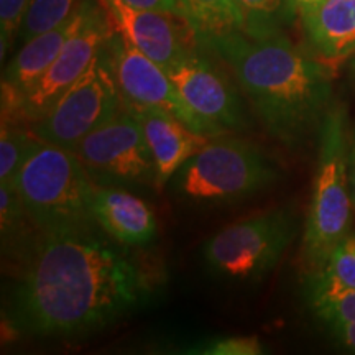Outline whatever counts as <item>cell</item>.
Returning a JSON list of instances; mask_svg holds the SVG:
<instances>
[{
	"label": "cell",
	"mask_w": 355,
	"mask_h": 355,
	"mask_svg": "<svg viewBox=\"0 0 355 355\" xmlns=\"http://www.w3.org/2000/svg\"><path fill=\"white\" fill-rule=\"evenodd\" d=\"M13 318L40 336L99 329L125 314L145 293L140 270L91 232H40L21 254Z\"/></svg>",
	"instance_id": "obj_1"
},
{
	"label": "cell",
	"mask_w": 355,
	"mask_h": 355,
	"mask_svg": "<svg viewBox=\"0 0 355 355\" xmlns=\"http://www.w3.org/2000/svg\"><path fill=\"white\" fill-rule=\"evenodd\" d=\"M224 61L268 135L298 148L319 133L332 101L331 71L295 46L283 30L237 32L202 43Z\"/></svg>",
	"instance_id": "obj_2"
},
{
	"label": "cell",
	"mask_w": 355,
	"mask_h": 355,
	"mask_svg": "<svg viewBox=\"0 0 355 355\" xmlns=\"http://www.w3.org/2000/svg\"><path fill=\"white\" fill-rule=\"evenodd\" d=\"M12 184L40 232H91L96 225V186L69 148L43 141Z\"/></svg>",
	"instance_id": "obj_3"
},
{
	"label": "cell",
	"mask_w": 355,
	"mask_h": 355,
	"mask_svg": "<svg viewBox=\"0 0 355 355\" xmlns=\"http://www.w3.org/2000/svg\"><path fill=\"white\" fill-rule=\"evenodd\" d=\"M318 139V165L303 235V259L311 272L352 227L347 119L345 109L336 101L324 117Z\"/></svg>",
	"instance_id": "obj_4"
},
{
	"label": "cell",
	"mask_w": 355,
	"mask_h": 355,
	"mask_svg": "<svg viewBox=\"0 0 355 355\" xmlns=\"http://www.w3.org/2000/svg\"><path fill=\"white\" fill-rule=\"evenodd\" d=\"M278 176L277 166L259 146L222 133L181 166L178 181L183 196L216 202L254 194Z\"/></svg>",
	"instance_id": "obj_5"
},
{
	"label": "cell",
	"mask_w": 355,
	"mask_h": 355,
	"mask_svg": "<svg viewBox=\"0 0 355 355\" xmlns=\"http://www.w3.org/2000/svg\"><path fill=\"white\" fill-rule=\"evenodd\" d=\"M295 235L285 209L265 211L227 225L204 243L212 272L232 279H259L282 259Z\"/></svg>",
	"instance_id": "obj_6"
},
{
	"label": "cell",
	"mask_w": 355,
	"mask_h": 355,
	"mask_svg": "<svg viewBox=\"0 0 355 355\" xmlns=\"http://www.w3.org/2000/svg\"><path fill=\"white\" fill-rule=\"evenodd\" d=\"M122 109V94L104 50H101L86 73L32 127L43 141L71 150Z\"/></svg>",
	"instance_id": "obj_7"
},
{
	"label": "cell",
	"mask_w": 355,
	"mask_h": 355,
	"mask_svg": "<svg viewBox=\"0 0 355 355\" xmlns=\"http://www.w3.org/2000/svg\"><path fill=\"white\" fill-rule=\"evenodd\" d=\"M81 17L74 32L66 40L63 50L42 79L21 97L19 115L33 123L50 110L60 96L86 73L114 28L99 0H83Z\"/></svg>",
	"instance_id": "obj_8"
},
{
	"label": "cell",
	"mask_w": 355,
	"mask_h": 355,
	"mask_svg": "<svg viewBox=\"0 0 355 355\" xmlns=\"http://www.w3.org/2000/svg\"><path fill=\"white\" fill-rule=\"evenodd\" d=\"M102 50L117 81L123 104L166 110L193 130L214 137L209 127L184 104L168 71L157 61L137 50L115 30Z\"/></svg>",
	"instance_id": "obj_9"
},
{
	"label": "cell",
	"mask_w": 355,
	"mask_h": 355,
	"mask_svg": "<svg viewBox=\"0 0 355 355\" xmlns=\"http://www.w3.org/2000/svg\"><path fill=\"white\" fill-rule=\"evenodd\" d=\"M184 104L209 127L212 135L247 127L243 105L235 87L202 48L181 58L168 69Z\"/></svg>",
	"instance_id": "obj_10"
},
{
	"label": "cell",
	"mask_w": 355,
	"mask_h": 355,
	"mask_svg": "<svg viewBox=\"0 0 355 355\" xmlns=\"http://www.w3.org/2000/svg\"><path fill=\"white\" fill-rule=\"evenodd\" d=\"M87 170L127 181H155V162L140 122L123 107L71 148Z\"/></svg>",
	"instance_id": "obj_11"
},
{
	"label": "cell",
	"mask_w": 355,
	"mask_h": 355,
	"mask_svg": "<svg viewBox=\"0 0 355 355\" xmlns=\"http://www.w3.org/2000/svg\"><path fill=\"white\" fill-rule=\"evenodd\" d=\"M99 2L115 32L166 71L181 58L204 46L189 21L180 13L137 8L123 0Z\"/></svg>",
	"instance_id": "obj_12"
},
{
	"label": "cell",
	"mask_w": 355,
	"mask_h": 355,
	"mask_svg": "<svg viewBox=\"0 0 355 355\" xmlns=\"http://www.w3.org/2000/svg\"><path fill=\"white\" fill-rule=\"evenodd\" d=\"M140 122L155 162V181L163 186L191 157L204 148L211 135L199 133L166 110L123 104Z\"/></svg>",
	"instance_id": "obj_13"
},
{
	"label": "cell",
	"mask_w": 355,
	"mask_h": 355,
	"mask_svg": "<svg viewBox=\"0 0 355 355\" xmlns=\"http://www.w3.org/2000/svg\"><path fill=\"white\" fill-rule=\"evenodd\" d=\"M92 214L96 224L122 245H146L157 237V219L153 211L144 199L127 191L96 186Z\"/></svg>",
	"instance_id": "obj_14"
},
{
	"label": "cell",
	"mask_w": 355,
	"mask_h": 355,
	"mask_svg": "<svg viewBox=\"0 0 355 355\" xmlns=\"http://www.w3.org/2000/svg\"><path fill=\"white\" fill-rule=\"evenodd\" d=\"M301 24L309 48L324 63H343L355 53V0H324Z\"/></svg>",
	"instance_id": "obj_15"
},
{
	"label": "cell",
	"mask_w": 355,
	"mask_h": 355,
	"mask_svg": "<svg viewBox=\"0 0 355 355\" xmlns=\"http://www.w3.org/2000/svg\"><path fill=\"white\" fill-rule=\"evenodd\" d=\"M79 17H81V12L78 10L73 19L66 24L21 43L20 50L15 53V56L8 61L7 68L3 69V86L12 89L21 101V97L42 79L53 61L60 55V51L63 50L66 40L79 24Z\"/></svg>",
	"instance_id": "obj_16"
},
{
	"label": "cell",
	"mask_w": 355,
	"mask_h": 355,
	"mask_svg": "<svg viewBox=\"0 0 355 355\" xmlns=\"http://www.w3.org/2000/svg\"><path fill=\"white\" fill-rule=\"evenodd\" d=\"M313 304L355 290V234H347L314 270Z\"/></svg>",
	"instance_id": "obj_17"
},
{
	"label": "cell",
	"mask_w": 355,
	"mask_h": 355,
	"mask_svg": "<svg viewBox=\"0 0 355 355\" xmlns=\"http://www.w3.org/2000/svg\"><path fill=\"white\" fill-rule=\"evenodd\" d=\"M180 12L202 43L245 32L235 0H178Z\"/></svg>",
	"instance_id": "obj_18"
},
{
	"label": "cell",
	"mask_w": 355,
	"mask_h": 355,
	"mask_svg": "<svg viewBox=\"0 0 355 355\" xmlns=\"http://www.w3.org/2000/svg\"><path fill=\"white\" fill-rule=\"evenodd\" d=\"M43 140L35 133L32 123L21 119L2 117L0 128V183L12 184L21 166Z\"/></svg>",
	"instance_id": "obj_19"
},
{
	"label": "cell",
	"mask_w": 355,
	"mask_h": 355,
	"mask_svg": "<svg viewBox=\"0 0 355 355\" xmlns=\"http://www.w3.org/2000/svg\"><path fill=\"white\" fill-rule=\"evenodd\" d=\"M30 227H35V224L28 217L15 186L0 183V229L3 252L15 248L24 254L33 242L30 241Z\"/></svg>",
	"instance_id": "obj_20"
},
{
	"label": "cell",
	"mask_w": 355,
	"mask_h": 355,
	"mask_svg": "<svg viewBox=\"0 0 355 355\" xmlns=\"http://www.w3.org/2000/svg\"><path fill=\"white\" fill-rule=\"evenodd\" d=\"M81 3L83 0H30L20 26L19 42L25 43L37 35L66 24L73 19Z\"/></svg>",
	"instance_id": "obj_21"
},
{
	"label": "cell",
	"mask_w": 355,
	"mask_h": 355,
	"mask_svg": "<svg viewBox=\"0 0 355 355\" xmlns=\"http://www.w3.org/2000/svg\"><path fill=\"white\" fill-rule=\"evenodd\" d=\"M242 13L243 26L250 37H261L282 30L288 19L286 0H235Z\"/></svg>",
	"instance_id": "obj_22"
},
{
	"label": "cell",
	"mask_w": 355,
	"mask_h": 355,
	"mask_svg": "<svg viewBox=\"0 0 355 355\" xmlns=\"http://www.w3.org/2000/svg\"><path fill=\"white\" fill-rule=\"evenodd\" d=\"M30 0H0V56L6 60L7 51L19 40L20 26Z\"/></svg>",
	"instance_id": "obj_23"
},
{
	"label": "cell",
	"mask_w": 355,
	"mask_h": 355,
	"mask_svg": "<svg viewBox=\"0 0 355 355\" xmlns=\"http://www.w3.org/2000/svg\"><path fill=\"white\" fill-rule=\"evenodd\" d=\"M313 306L319 316L331 326H336V324H355V290Z\"/></svg>",
	"instance_id": "obj_24"
},
{
	"label": "cell",
	"mask_w": 355,
	"mask_h": 355,
	"mask_svg": "<svg viewBox=\"0 0 355 355\" xmlns=\"http://www.w3.org/2000/svg\"><path fill=\"white\" fill-rule=\"evenodd\" d=\"M201 352L207 355H259L263 354V345L255 336H230L214 340Z\"/></svg>",
	"instance_id": "obj_25"
},
{
	"label": "cell",
	"mask_w": 355,
	"mask_h": 355,
	"mask_svg": "<svg viewBox=\"0 0 355 355\" xmlns=\"http://www.w3.org/2000/svg\"><path fill=\"white\" fill-rule=\"evenodd\" d=\"M128 6L137 8H146V10H159V12H171L180 13V3L178 0H123Z\"/></svg>",
	"instance_id": "obj_26"
},
{
	"label": "cell",
	"mask_w": 355,
	"mask_h": 355,
	"mask_svg": "<svg viewBox=\"0 0 355 355\" xmlns=\"http://www.w3.org/2000/svg\"><path fill=\"white\" fill-rule=\"evenodd\" d=\"M324 0H286V10H288V19L293 20L296 17H300V20L304 15H308L309 12H313L314 8H318Z\"/></svg>",
	"instance_id": "obj_27"
},
{
	"label": "cell",
	"mask_w": 355,
	"mask_h": 355,
	"mask_svg": "<svg viewBox=\"0 0 355 355\" xmlns=\"http://www.w3.org/2000/svg\"><path fill=\"white\" fill-rule=\"evenodd\" d=\"M332 327L339 339L355 352V324H336Z\"/></svg>",
	"instance_id": "obj_28"
},
{
	"label": "cell",
	"mask_w": 355,
	"mask_h": 355,
	"mask_svg": "<svg viewBox=\"0 0 355 355\" xmlns=\"http://www.w3.org/2000/svg\"><path fill=\"white\" fill-rule=\"evenodd\" d=\"M350 189H352V199L355 207V141L350 150Z\"/></svg>",
	"instance_id": "obj_29"
},
{
	"label": "cell",
	"mask_w": 355,
	"mask_h": 355,
	"mask_svg": "<svg viewBox=\"0 0 355 355\" xmlns=\"http://www.w3.org/2000/svg\"><path fill=\"white\" fill-rule=\"evenodd\" d=\"M347 73L349 78L352 79V83L355 84V53L347 60Z\"/></svg>",
	"instance_id": "obj_30"
}]
</instances>
